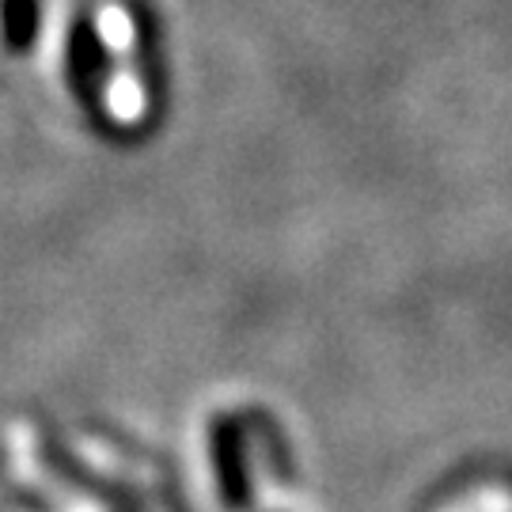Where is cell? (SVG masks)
Instances as JSON below:
<instances>
[{"label":"cell","mask_w":512,"mask_h":512,"mask_svg":"<svg viewBox=\"0 0 512 512\" xmlns=\"http://www.w3.org/2000/svg\"><path fill=\"white\" fill-rule=\"evenodd\" d=\"M99 38L110 54V76H107V110L114 122L137 126L145 118V84L137 73V27L122 4L107 0L95 16Z\"/></svg>","instance_id":"cell-1"},{"label":"cell","mask_w":512,"mask_h":512,"mask_svg":"<svg viewBox=\"0 0 512 512\" xmlns=\"http://www.w3.org/2000/svg\"><path fill=\"white\" fill-rule=\"evenodd\" d=\"M8 467H12L16 482L31 486V490L42 494L46 501H54L61 512H103L95 501L73 494V490H69V486H65L50 467H46L35 429H31L27 421H16V425L8 429Z\"/></svg>","instance_id":"cell-2"},{"label":"cell","mask_w":512,"mask_h":512,"mask_svg":"<svg viewBox=\"0 0 512 512\" xmlns=\"http://www.w3.org/2000/svg\"><path fill=\"white\" fill-rule=\"evenodd\" d=\"M213 456H217V475H220V486H224V497H228L232 505H243L247 486H243L239 433L232 421H217V429H213Z\"/></svg>","instance_id":"cell-3"},{"label":"cell","mask_w":512,"mask_h":512,"mask_svg":"<svg viewBox=\"0 0 512 512\" xmlns=\"http://www.w3.org/2000/svg\"><path fill=\"white\" fill-rule=\"evenodd\" d=\"M4 8H8V4H4V0H0V19H4Z\"/></svg>","instance_id":"cell-4"}]
</instances>
